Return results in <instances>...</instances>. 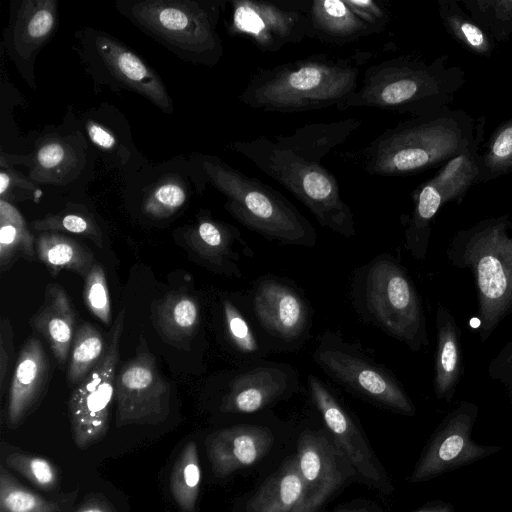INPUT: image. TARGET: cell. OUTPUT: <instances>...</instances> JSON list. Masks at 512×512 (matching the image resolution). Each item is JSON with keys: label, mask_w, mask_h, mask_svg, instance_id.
I'll return each mask as SVG.
<instances>
[{"label": "cell", "mask_w": 512, "mask_h": 512, "mask_svg": "<svg viewBox=\"0 0 512 512\" xmlns=\"http://www.w3.org/2000/svg\"><path fill=\"white\" fill-rule=\"evenodd\" d=\"M361 125L355 118L306 124L289 135L237 140L230 148L293 194L322 227L349 238L356 235L353 213L321 161Z\"/></svg>", "instance_id": "6da1fadb"}, {"label": "cell", "mask_w": 512, "mask_h": 512, "mask_svg": "<svg viewBox=\"0 0 512 512\" xmlns=\"http://www.w3.org/2000/svg\"><path fill=\"white\" fill-rule=\"evenodd\" d=\"M374 53L358 50L348 57L314 54L257 69L238 96L264 112L301 113L335 106L351 97L359 74Z\"/></svg>", "instance_id": "7a4b0ae2"}, {"label": "cell", "mask_w": 512, "mask_h": 512, "mask_svg": "<svg viewBox=\"0 0 512 512\" xmlns=\"http://www.w3.org/2000/svg\"><path fill=\"white\" fill-rule=\"evenodd\" d=\"M449 263L471 272L477 294L478 332L485 342L512 313V222L486 219L459 230L447 251Z\"/></svg>", "instance_id": "3957f363"}, {"label": "cell", "mask_w": 512, "mask_h": 512, "mask_svg": "<svg viewBox=\"0 0 512 512\" xmlns=\"http://www.w3.org/2000/svg\"><path fill=\"white\" fill-rule=\"evenodd\" d=\"M460 71L405 54L370 65L355 93L336 109L377 108L413 117L442 111L457 89Z\"/></svg>", "instance_id": "277c9868"}, {"label": "cell", "mask_w": 512, "mask_h": 512, "mask_svg": "<svg viewBox=\"0 0 512 512\" xmlns=\"http://www.w3.org/2000/svg\"><path fill=\"white\" fill-rule=\"evenodd\" d=\"M472 129L438 112L388 128L359 152L362 170L372 176H404L431 168L472 145Z\"/></svg>", "instance_id": "5b68a950"}, {"label": "cell", "mask_w": 512, "mask_h": 512, "mask_svg": "<svg viewBox=\"0 0 512 512\" xmlns=\"http://www.w3.org/2000/svg\"><path fill=\"white\" fill-rule=\"evenodd\" d=\"M201 167L226 196L225 209L242 225L282 244L316 245L315 228L282 193L216 157L204 158Z\"/></svg>", "instance_id": "8992f818"}, {"label": "cell", "mask_w": 512, "mask_h": 512, "mask_svg": "<svg viewBox=\"0 0 512 512\" xmlns=\"http://www.w3.org/2000/svg\"><path fill=\"white\" fill-rule=\"evenodd\" d=\"M353 301L365 320L412 351L429 344L420 296L406 269L393 257L377 256L357 271Z\"/></svg>", "instance_id": "52a82bcc"}, {"label": "cell", "mask_w": 512, "mask_h": 512, "mask_svg": "<svg viewBox=\"0 0 512 512\" xmlns=\"http://www.w3.org/2000/svg\"><path fill=\"white\" fill-rule=\"evenodd\" d=\"M221 2L144 0L129 4L128 17L168 45L214 65L222 56L216 31Z\"/></svg>", "instance_id": "ba28073f"}, {"label": "cell", "mask_w": 512, "mask_h": 512, "mask_svg": "<svg viewBox=\"0 0 512 512\" xmlns=\"http://www.w3.org/2000/svg\"><path fill=\"white\" fill-rule=\"evenodd\" d=\"M313 357L327 375L356 394L403 415L416 413V407L392 373L334 333L323 335Z\"/></svg>", "instance_id": "9c48e42d"}, {"label": "cell", "mask_w": 512, "mask_h": 512, "mask_svg": "<svg viewBox=\"0 0 512 512\" xmlns=\"http://www.w3.org/2000/svg\"><path fill=\"white\" fill-rule=\"evenodd\" d=\"M124 318L123 309L113 322L109 343L101 360L70 394L69 419L74 442L80 449L100 441L108 431Z\"/></svg>", "instance_id": "30bf717a"}, {"label": "cell", "mask_w": 512, "mask_h": 512, "mask_svg": "<svg viewBox=\"0 0 512 512\" xmlns=\"http://www.w3.org/2000/svg\"><path fill=\"white\" fill-rule=\"evenodd\" d=\"M479 407L461 401L438 424L408 477L411 483L427 482L490 457L503 449L474 441L472 431Z\"/></svg>", "instance_id": "8fae6325"}, {"label": "cell", "mask_w": 512, "mask_h": 512, "mask_svg": "<svg viewBox=\"0 0 512 512\" xmlns=\"http://www.w3.org/2000/svg\"><path fill=\"white\" fill-rule=\"evenodd\" d=\"M170 397V385L160 373L145 338L140 336L135 356L122 365L115 377L116 426L162 423L169 415Z\"/></svg>", "instance_id": "7c38bea8"}, {"label": "cell", "mask_w": 512, "mask_h": 512, "mask_svg": "<svg viewBox=\"0 0 512 512\" xmlns=\"http://www.w3.org/2000/svg\"><path fill=\"white\" fill-rule=\"evenodd\" d=\"M308 2L233 0L228 33L248 38L262 52L300 43L307 37Z\"/></svg>", "instance_id": "4fadbf2b"}, {"label": "cell", "mask_w": 512, "mask_h": 512, "mask_svg": "<svg viewBox=\"0 0 512 512\" xmlns=\"http://www.w3.org/2000/svg\"><path fill=\"white\" fill-rule=\"evenodd\" d=\"M295 455L302 494L292 512H316L354 472L336 444L320 432H303Z\"/></svg>", "instance_id": "5bb4252c"}, {"label": "cell", "mask_w": 512, "mask_h": 512, "mask_svg": "<svg viewBox=\"0 0 512 512\" xmlns=\"http://www.w3.org/2000/svg\"><path fill=\"white\" fill-rule=\"evenodd\" d=\"M311 398L322 416L334 443L359 476L370 485L388 490L387 480L379 468L362 432L340 402L316 376L308 378Z\"/></svg>", "instance_id": "9a60e30c"}, {"label": "cell", "mask_w": 512, "mask_h": 512, "mask_svg": "<svg viewBox=\"0 0 512 512\" xmlns=\"http://www.w3.org/2000/svg\"><path fill=\"white\" fill-rule=\"evenodd\" d=\"M297 384L295 371L288 365L252 362L230 378L219 409L224 413H255L283 399Z\"/></svg>", "instance_id": "2e32d148"}, {"label": "cell", "mask_w": 512, "mask_h": 512, "mask_svg": "<svg viewBox=\"0 0 512 512\" xmlns=\"http://www.w3.org/2000/svg\"><path fill=\"white\" fill-rule=\"evenodd\" d=\"M250 303L259 326L275 339L292 343L308 331L311 316L306 300L281 280L263 278L258 281Z\"/></svg>", "instance_id": "e0dca14e"}, {"label": "cell", "mask_w": 512, "mask_h": 512, "mask_svg": "<svg viewBox=\"0 0 512 512\" xmlns=\"http://www.w3.org/2000/svg\"><path fill=\"white\" fill-rule=\"evenodd\" d=\"M51 377L50 360L41 341L28 338L18 354L10 381L6 419L10 428L18 427L38 406Z\"/></svg>", "instance_id": "ac0fdd59"}, {"label": "cell", "mask_w": 512, "mask_h": 512, "mask_svg": "<svg viewBox=\"0 0 512 512\" xmlns=\"http://www.w3.org/2000/svg\"><path fill=\"white\" fill-rule=\"evenodd\" d=\"M274 442L272 431L260 425H238L207 436L205 447L214 474L226 477L262 460Z\"/></svg>", "instance_id": "d6986e66"}, {"label": "cell", "mask_w": 512, "mask_h": 512, "mask_svg": "<svg viewBox=\"0 0 512 512\" xmlns=\"http://www.w3.org/2000/svg\"><path fill=\"white\" fill-rule=\"evenodd\" d=\"M185 245L192 258L211 271L227 277H241L240 253L236 244L247 246L233 225L203 214L184 232Z\"/></svg>", "instance_id": "ffe728a7"}, {"label": "cell", "mask_w": 512, "mask_h": 512, "mask_svg": "<svg viewBox=\"0 0 512 512\" xmlns=\"http://www.w3.org/2000/svg\"><path fill=\"white\" fill-rule=\"evenodd\" d=\"M97 50L109 70L122 83L163 111L173 110L172 100L161 78L136 54L118 41L105 36L98 37Z\"/></svg>", "instance_id": "44dd1931"}, {"label": "cell", "mask_w": 512, "mask_h": 512, "mask_svg": "<svg viewBox=\"0 0 512 512\" xmlns=\"http://www.w3.org/2000/svg\"><path fill=\"white\" fill-rule=\"evenodd\" d=\"M75 324V310L64 288L47 284L43 303L31 317L30 326L46 340L61 369L68 363Z\"/></svg>", "instance_id": "7402d4cb"}, {"label": "cell", "mask_w": 512, "mask_h": 512, "mask_svg": "<svg viewBox=\"0 0 512 512\" xmlns=\"http://www.w3.org/2000/svg\"><path fill=\"white\" fill-rule=\"evenodd\" d=\"M307 37L344 45L378 33L362 20L347 0H312L307 6Z\"/></svg>", "instance_id": "603a6c76"}, {"label": "cell", "mask_w": 512, "mask_h": 512, "mask_svg": "<svg viewBox=\"0 0 512 512\" xmlns=\"http://www.w3.org/2000/svg\"><path fill=\"white\" fill-rule=\"evenodd\" d=\"M435 322L434 392L439 401L449 403L463 373L461 330L451 311L441 303L437 307Z\"/></svg>", "instance_id": "cb8c5ba5"}, {"label": "cell", "mask_w": 512, "mask_h": 512, "mask_svg": "<svg viewBox=\"0 0 512 512\" xmlns=\"http://www.w3.org/2000/svg\"><path fill=\"white\" fill-rule=\"evenodd\" d=\"M151 319L161 338L183 349L195 337L201 322L198 301L184 292H170L151 306Z\"/></svg>", "instance_id": "d4e9b609"}, {"label": "cell", "mask_w": 512, "mask_h": 512, "mask_svg": "<svg viewBox=\"0 0 512 512\" xmlns=\"http://www.w3.org/2000/svg\"><path fill=\"white\" fill-rule=\"evenodd\" d=\"M302 494V480L296 455L289 457L246 505V512H292Z\"/></svg>", "instance_id": "484cf974"}, {"label": "cell", "mask_w": 512, "mask_h": 512, "mask_svg": "<svg viewBox=\"0 0 512 512\" xmlns=\"http://www.w3.org/2000/svg\"><path fill=\"white\" fill-rule=\"evenodd\" d=\"M35 250L52 277L67 270L85 278L96 262L90 249L59 232H41L35 240Z\"/></svg>", "instance_id": "4316f807"}, {"label": "cell", "mask_w": 512, "mask_h": 512, "mask_svg": "<svg viewBox=\"0 0 512 512\" xmlns=\"http://www.w3.org/2000/svg\"><path fill=\"white\" fill-rule=\"evenodd\" d=\"M57 21V2L27 0L17 12L13 42L17 53L28 57L40 48L53 32Z\"/></svg>", "instance_id": "83f0119b"}, {"label": "cell", "mask_w": 512, "mask_h": 512, "mask_svg": "<svg viewBox=\"0 0 512 512\" xmlns=\"http://www.w3.org/2000/svg\"><path fill=\"white\" fill-rule=\"evenodd\" d=\"M35 241L22 214L8 201L0 199V268L4 272L19 259L33 261Z\"/></svg>", "instance_id": "f1b7e54d"}, {"label": "cell", "mask_w": 512, "mask_h": 512, "mask_svg": "<svg viewBox=\"0 0 512 512\" xmlns=\"http://www.w3.org/2000/svg\"><path fill=\"white\" fill-rule=\"evenodd\" d=\"M107 346L101 332L91 323L83 322L73 338L67 363V383L79 385L101 360Z\"/></svg>", "instance_id": "f546056e"}, {"label": "cell", "mask_w": 512, "mask_h": 512, "mask_svg": "<svg viewBox=\"0 0 512 512\" xmlns=\"http://www.w3.org/2000/svg\"><path fill=\"white\" fill-rule=\"evenodd\" d=\"M200 483L197 446L189 441L175 460L170 475V491L182 512H195Z\"/></svg>", "instance_id": "4dcf8cb0"}, {"label": "cell", "mask_w": 512, "mask_h": 512, "mask_svg": "<svg viewBox=\"0 0 512 512\" xmlns=\"http://www.w3.org/2000/svg\"><path fill=\"white\" fill-rule=\"evenodd\" d=\"M77 165L76 154L68 144L58 139L47 140L36 151L30 177L40 182L63 183Z\"/></svg>", "instance_id": "1f68e13d"}, {"label": "cell", "mask_w": 512, "mask_h": 512, "mask_svg": "<svg viewBox=\"0 0 512 512\" xmlns=\"http://www.w3.org/2000/svg\"><path fill=\"white\" fill-rule=\"evenodd\" d=\"M223 327L230 346L249 362L260 361L266 348L243 312L229 299L222 303Z\"/></svg>", "instance_id": "d6a6232c"}, {"label": "cell", "mask_w": 512, "mask_h": 512, "mask_svg": "<svg viewBox=\"0 0 512 512\" xmlns=\"http://www.w3.org/2000/svg\"><path fill=\"white\" fill-rule=\"evenodd\" d=\"M475 149L466 150L451 159L446 166L430 181L442 194L444 202L462 194L472 179L480 176L478 160H474Z\"/></svg>", "instance_id": "836d02e7"}, {"label": "cell", "mask_w": 512, "mask_h": 512, "mask_svg": "<svg viewBox=\"0 0 512 512\" xmlns=\"http://www.w3.org/2000/svg\"><path fill=\"white\" fill-rule=\"evenodd\" d=\"M55 502L34 493L21 485L1 466L0 468V512H58Z\"/></svg>", "instance_id": "e575fe53"}, {"label": "cell", "mask_w": 512, "mask_h": 512, "mask_svg": "<svg viewBox=\"0 0 512 512\" xmlns=\"http://www.w3.org/2000/svg\"><path fill=\"white\" fill-rule=\"evenodd\" d=\"M41 232H67L91 240L97 247L103 246V235L96 221L88 214L76 211L47 215L33 222Z\"/></svg>", "instance_id": "d590c367"}, {"label": "cell", "mask_w": 512, "mask_h": 512, "mask_svg": "<svg viewBox=\"0 0 512 512\" xmlns=\"http://www.w3.org/2000/svg\"><path fill=\"white\" fill-rule=\"evenodd\" d=\"M440 14L449 31L457 40L478 54L488 55L492 44L483 30L472 19L463 14L453 2H441Z\"/></svg>", "instance_id": "8d00e7d4"}, {"label": "cell", "mask_w": 512, "mask_h": 512, "mask_svg": "<svg viewBox=\"0 0 512 512\" xmlns=\"http://www.w3.org/2000/svg\"><path fill=\"white\" fill-rule=\"evenodd\" d=\"M184 185L175 178L157 184L143 201L142 211L149 217L163 219L172 216L186 202Z\"/></svg>", "instance_id": "74e56055"}, {"label": "cell", "mask_w": 512, "mask_h": 512, "mask_svg": "<svg viewBox=\"0 0 512 512\" xmlns=\"http://www.w3.org/2000/svg\"><path fill=\"white\" fill-rule=\"evenodd\" d=\"M5 461L9 468L43 490H53L59 484L56 467L44 457L14 452L7 455Z\"/></svg>", "instance_id": "f35d334b"}, {"label": "cell", "mask_w": 512, "mask_h": 512, "mask_svg": "<svg viewBox=\"0 0 512 512\" xmlns=\"http://www.w3.org/2000/svg\"><path fill=\"white\" fill-rule=\"evenodd\" d=\"M478 164L480 176L484 178L512 172V119L499 127Z\"/></svg>", "instance_id": "ab89813d"}, {"label": "cell", "mask_w": 512, "mask_h": 512, "mask_svg": "<svg viewBox=\"0 0 512 512\" xmlns=\"http://www.w3.org/2000/svg\"><path fill=\"white\" fill-rule=\"evenodd\" d=\"M83 298L87 309L102 323H111V299L103 267L95 262L84 278Z\"/></svg>", "instance_id": "60d3db41"}, {"label": "cell", "mask_w": 512, "mask_h": 512, "mask_svg": "<svg viewBox=\"0 0 512 512\" xmlns=\"http://www.w3.org/2000/svg\"><path fill=\"white\" fill-rule=\"evenodd\" d=\"M477 21L482 22L496 37L512 32V1L466 2Z\"/></svg>", "instance_id": "b9f144b4"}, {"label": "cell", "mask_w": 512, "mask_h": 512, "mask_svg": "<svg viewBox=\"0 0 512 512\" xmlns=\"http://www.w3.org/2000/svg\"><path fill=\"white\" fill-rule=\"evenodd\" d=\"M488 376L503 386L507 398L512 404V338L490 361Z\"/></svg>", "instance_id": "7bdbcfd3"}, {"label": "cell", "mask_w": 512, "mask_h": 512, "mask_svg": "<svg viewBox=\"0 0 512 512\" xmlns=\"http://www.w3.org/2000/svg\"><path fill=\"white\" fill-rule=\"evenodd\" d=\"M351 9L378 33L385 30L389 23L388 9L374 0H347Z\"/></svg>", "instance_id": "ee69618b"}, {"label": "cell", "mask_w": 512, "mask_h": 512, "mask_svg": "<svg viewBox=\"0 0 512 512\" xmlns=\"http://www.w3.org/2000/svg\"><path fill=\"white\" fill-rule=\"evenodd\" d=\"M14 332L7 317H2L0 321V390L1 396L4 394L7 377L14 357L13 345Z\"/></svg>", "instance_id": "f6af8a7d"}, {"label": "cell", "mask_w": 512, "mask_h": 512, "mask_svg": "<svg viewBox=\"0 0 512 512\" xmlns=\"http://www.w3.org/2000/svg\"><path fill=\"white\" fill-rule=\"evenodd\" d=\"M86 131L91 141L103 150H111L116 146V138L106 127L89 121L86 124Z\"/></svg>", "instance_id": "bcb514c9"}, {"label": "cell", "mask_w": 512, "mask_h": 512, "mask_svg": "<svg viewBox=\"0 0 512 512\" xmlns=\"http://www.w3.org/2000/svg\"><path fill=\"white\" fill-rule=\"evenodd\" d=\"M19 186L21 188L25 189H34L33 185L26 181L24 178L20 177L14 172H11L9 170H5V168L2 167V171L0 173V195L1 199H4L5 196L8 194L11 187Z\"/></svg>", "instance_id": "7dc6e473"}, {"label": "cell", "mask_w": 512, "mask_h": 512, "mask_svg": "<svg viewBox=\"0 0 512 512\" xmlns=\"http://www.w3.org/2000/svg\"><path fill=\"white\" fill-rule=\"evenodd\" d=\"M76 512H115V510L104 499L92 498Z\"/></svg>", "instance_id": "c3c4849f"}, {"label": "cell", "mask_w": 512, "mask_h": 512, "mask_svg": "<svg viewBox=\"0 0 512 512\" xmlns=\"http://www.w3.org/2000/svg\"><path fill=\"white\" fill-rule=\"evenodd\" d=\"M413 512H455V508L450 502L433 500Z\"/></svg>", "instance_id": "681fc988"}, {"label": "cell", "mask_w": 512, "mask_h": 512, "mask_svg": "<svg viewBox=\"0 0 512 512\" xmlns=\"http://www.w3.org/2000/svg\"><path fill=\"white\" fill-rule=\"evenodd\" d=\"M337 512H368V511L365 509H342Z\"/></svg>", "instance_id": "f907efd6"}]
</instances>
